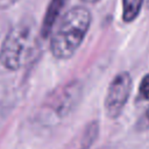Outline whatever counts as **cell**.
<instances>
[{"label":"cell","instance_id":"obj_1","mask_svg":"<svg viewBox=\"0 0 149 149\" xmlns=\"http://www.w3.org/2000/svg\"><path fill=\"white\" fill-rule=\"evenodd\" d=\"M92 22L87 7L74 6L64 12L50 35V51L57 59H68L81 45Z\"/></svg>","mask_w":149,"mask_h":149},{"label":"cell","instance_id":"obj_2","mask_svg":"<svg viewBox=\"0 0 149 149\" xmlns=\"http://www.w3.org/2000/svg\"><path fill=\"white\" fill-rule=\"evenodd\" d=\"M38 49L37 31L31 22L21 21L6 34L0 47V63L3 68L16 71L28 64Z\"/></svg>","mask_w":149,"mask_h":149},{"label":"cell","instance_id":"obj_3","mask_svg":"<svg viewBox=\"0 0 149 149\" xmlns=\"http://www.w3.org/2000/svg\"><path fill=\"white\" fill-rule=\"evenodd\" d=\"M132 91V77L128 72L118 73L111 81L106 98L105 111L108 118L115 119L123 111Z\"/></svg>","mask_w":149,"mask_h":149},{"label":"cell","instance_id":"obj_4","mask_svg":"<svg viewBox=\"0 0 149 149\" xmlns=\"http://www.w3.org/2000/svg\"><path fill=\"white\" fill-rule=\"evenodd\" d=\"M66 2L68 0H50L40 28V35L42 38L50 37L55 26L63 14V9Z\"/></svg>","mask_w":149,"mask_h":149},{"label":"cell","instance_id":"obj_5","mask_svg":"<svg viewBox=\"0 0 149 149\" xmlns=\"http://www.w3.org/2000/svg\"><path fill=\"white\" fill-rule=\"evenodd\" d=\"M76 95H77L76 85H68L64 87L63 91L57 92L50 98L48 106L51 107V109L56 115L64 116L70 111V107L73 105L76 100Z\"/></svg>","mask_w":149,"mask_h":149},{"label":"cell","instance_id":"obj_6","mask_svg":"<svg viewBox=\"0 0 149 149\" xmlns=\"http://www.w3.org/2000/svg\"><path fill=\"white\" fill-rule=\"evenodd\" d=\"M144 0H122V20L126 23H130L137 19Z\"/></svg>","mask_w":149,"mask_h":149},{"label":"cell","instance_id":"obj_7","mask_svg":"<svg viewBox=\"0 0 149 149\" xmlns=\"http://www.w3.org/2000/svg\"><path fill=\"white\" fill-rule=\"evenodd\" d=\"M139 91H140V94L143 99L146 100H149V73H147L141 83H140V87H139Z\"/></svg>","mask_w":149,"mask_h":149},{"label":"cell","instance_id":"obj_8","mask_svg":"<svg viewBox=\"0 0 149 149\" xmlns=\"http://www.w3.org/2000/svg\"><path fill=\"white\" fill-rule=\"evenodd\" d=\"M20 0H0V9H8Z\"/></svg>","mask_w":149,"mask_h":149},{"label":"cell","instance_id":"obj_9","mask_svg":"<svg viewBox=\"0 0 149 149\" xmlns=\"http://www.w3.org/2000/svg\"><path fill=\"white\" fill-rule=\"evenodd\" d=\"M80 1L84 2V3H87V5H94V3H98L101 0H80Z\"/></svg>","mask_w":149,"mask_h":149},{"label":"cell","instance_id":"obj_10","mask_svg":"<svg viewBox=\"0 0 149 149\" xmlns=\"http://www.w3.org/2000/svg\"><path fill=\"white\" fill-rule=\"evenodd\" d=\"M144 6L149 9V0H144Z\"/></svg>","mask_w":149,"mask_h":149},{"label":"cell","instance_id":"obj_11","mask_svg":"<svg viewBox=\"0 0 149 149\" xmlns=\"http://www.w3.org/2000/svg\"><path fill=\"white\" fill-rule=\"evenodd\" d=\"M147 119L149 120V108H148V111H147Z\"/></svg>","mask_w":149,"mask_h":149}]
</instances>
